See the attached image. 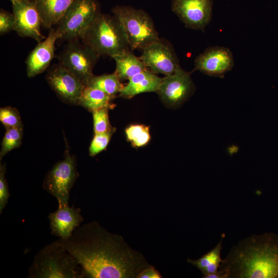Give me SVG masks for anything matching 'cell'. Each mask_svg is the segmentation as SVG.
Segmentation results:
<instances>
[{"mask_svg": "<svg viewBox=\"0 0 278 278\" xmlns=\"http://www.w3.org/2000/svg\"><path fill=\"white\" fill-rule=\"evenodd\" d=\"M23 136V127L6 128V132L2 142L0 151V160L9 151L19 148L22 141Z\"/></svg>", "mask_w": 278, "mask_h": 278, "instance_id": "obj_24", "label": "cell"}, {"mask_svg": "<svg viewBox=\"0 0 278 278\" xmlns=\"http://www.w3.org/2000/svg\"><path fill=\"white\" fill-rule=\"evenodd\" d=\"M14 30L20 36L40 42L46 38L41 32L42 21L34 1L17 0L12 3Z\"/></svg>", "mask_w": 278, "mask_h": 278, "instance_id": "obj_12", "label": "cell"}, {"mask_svg": "<svg viewBox=\"0 0 278 278\" xmlns=\"http://www.w3.org/2000/svg\"><path fill=\"white\" fill-rule=\"evenodd\" d=\"M6 168L5 164L0 165V214L7 204L10 194L7 179L5 177Z\"/></svg>", "mask_w": 278, "mask_h": 278, "instance_id": "obj_28", "label": "cell"}, {"mask_svg": "<svg viewBox=\"0 0 278 278\" xmlns=\"http://www.w3.org/2000/svg\"><path fill=\"white\" fill-rule=\"evenodd\" d=\"M86 86L99 89L114 98L117 94H119L124 85L114 72L100 76L94 75Z\"/></svg>", "mask_w": 278, "mask_h": 278, "instance_id": "obj_22", "label": "cell"}, {"mask_svg": "<svg viewBox=\"0 0 278 278\" xmlns=\"http://www.w3.org/2000/svg\"><path fill=\"white\" fill-rule=\"evenodd\" d=\"M100 13L96 0H74L57 23L56 29L61 39L68 41L79 38Z\"/></svg>", "mask_w": 278, "mask_h": 278, "instance_id": "obj_7", "label": "cell"}, {"mask_svg": "<svg viewBox=\"0 0 278 278\" xmlns=\"http://www.w3.org/2000/svg\"><path fill=\"white\" fill-rule=\"evenodd\" d=\"M234 64L233 56L229 48L210 47L196 57L194 71L198 70L211 76L223 77Z\"/></svg>", "mask_w": 278, "mask_h": 278, "instance_id": "obj_14", "label": "cell"}, {"mask_svg": "<svg viewBox=\"0 0 278 278\" xmlns=\"http://www.w3.org/2000/svg\"><path fill=\"white\" fill-rule=\"evenodd\" d=\"M114 132L94 134L89 147V154L94 157L105 150Z\"/></svg>", "mask_w": 278, "mask_h": 278, "instance_id": "obj_27", "label": "cell"}, {"mask_svg": "<svg viewBox=\"0 0 278 278\" xmlns=\"http://www.w3.org/2000/svg\"><path fill=\"white\" fill-rule=\"evenodd\" d=\"M224 235H221L220 241L211 250L197 259H187V262L196 267L202 274V277H206L216 273L219 269L222 259L221 252Z\"/></svg>", "mask_w": 278, "mask_h": 278, "instance_id": "obj_20", "label": "cell"}, {"mask_svg": "<svg viewBox=\"0 0 278 278\" xmlns=\"http://www.w3.org/2000/svg\"><path fill=\"white\" fill-rule=\"evenodd\" d=\"M61 36L56 29L51 28L47 38L39 42L30 53L26 61V72L28 77L39 75L49 66L55 57V43Z\"/></svg>", "mask_w": 278, "mask_h": 278, "instance_id": "obj_15", "label": "cell"}, {"mask_svg": "<svg viewBox=\"0 0 278 278\" xmlns=\"http://www.w3.org/2000/svg\"><path fill=\"white\" fill-rule=\"evenodd\" d=\"M128 141L134 148L147 145L151 140L150 127L143 124H132L125 129Z\"/></svg>", "mask_w": 278, "mask_h": 278, "instance_id": "obj_23", "label": "cell"}, {"mask_svg": "<svg viewBox=\"0 0 278 278\" xmlns=\"http://www.w3.org/2000/svg\"><path fill=\"white\" fill-rule=\"evenodd\" d=\"M113 99L99 89L85 86L78 99L77 105L82 106L92 112L102 108H113L114 107L112 103Z\"/></svg>", "mask_w": 278, "mask_h": 278, "instance_id": "obj_21", "label": "cell"}, {"mask_svg": "<svg viewBox=\"0 0 278 278\" xmlns=\"http://www.w3.org/2000/svg\"><path fill=\"white\" fill-rule=\"evenodd\" d=\"M116 62L114 72L120 81L129 80L135 75L148 69L140 57L131 50L113 57Z\"/></svg>", "mask_w": 278, "mask_h": 278, "instance_id": "obj_19", "label": "cell"}, {"mask_svg": "<svg viewBox=\"0 0 278 278\" xmlns=\"http://www.w3.org/2000/svg\"><path fill=\"white\" fill-rule=\"evenodd\" d=\"M14 18L13 14L4 10L0 12V33L3 34L14 30Z\"/></svg>", "mask_w": 278, "mask_h": 278, "instance_id": "obj_29", "label": "cell"}, {"mask_svg": "<svg viewBox=\"0 0 278 278\" xmlns=\"http://www.w3.org/2000/svg\"><path fill=\"white\" fill-rule=\"evenodd\" d=\"M162 78L158 76L149 68L142 71L128 80L119 93V96L125 98L146 92L157 93Z\"/></svg>", "mask_w": 278, "mask_h": 278, "instance_id": "obj_17", "label": "cell"}, {"mask_svg": "<svg viewBox=\"0 0 278 278\" xmlns=\"http://www.w3.org/2000/svg\"><path fill=\"white\" fill-rule=\"evenodd\" d=\"M210 278H278V234H253L232 247Z\"/></svg>", "mask_w": 278, "mask_h": 278, "instance_id": "obj_2", "label": "cell"}, {"mask_svg": "<svg viewBox=\"0 0 278 278\" xmlns=\"http://www.w3.org/2000/svg\"><path fill=\"white\" fill-rule=\"evenodd\" d=\"M29 278H83L75 258L55 241L42 247L34 256Z\"/></svg>", "mask_w": 278, "mask_h": 278, "instance_id": "obj_4", "label": "cell"}, {"mask_svg": "<svg viewBox=\"0 0 278 278\" xmlns=\"http://www.w3.org/2000/svg\"><path fill=\"white\" fill-rule=\"evenodd\" d=\"M195 90L190 73L180 67L173 74L162 78L157 93L166 106L177 108L190 97Z\"/></svg>", "mask_w": 278, "mask_h": 278, "instance_id": "obj_10", "label": "cell"}, {"mask_svg": "<svg viewBox=\"0 0 278 278\" xmlns=\"http://www.w3.org/2000/svg\"><path fill=\"white\" fill-rule=\"evenodd\" d=\"M99 57H113L131 50L125 30L114 15L100 13L79 37Z\"/></svg>", "mask_w": 278, "mask_h": 278, "instance_id": "obj_3", "label": "cell"}, {"mask_svg": "<svg viewBox=\"0 0 278 278\" xmlns=\"http://www.w3.org/2000/svg\"><path fill=\"white\" fill-rule=\"evenodd\" d=\"M108 108L92 112L94 134L102 133L115 131L110 123Z\"/></svg>", "mask_w": 278, "mask_h": 278, "instance_id": "obj_25", "label": "cell"}, {"mask_svg": "<svg viewBox=\"0 0 278 278\" xmlns=\"http://www.w3.org/2000/svg\"><path fill=\"white\" fill-rule=\"evenodd\" d=\"M55 241L76 260L83 278H137L150 265L123 237L93 221L77 228L66 239Z\"/></svg>", "mask_w": 278, "mask_h": 278, "instance_id": "obj_1", "label": "cell"}, {"mask_svg": "<svg viewBox=\"0 0 278 278\" xmlns=\"http://www.w3.org/2000/svg\"><path fill=\"white\" fill-rule=\"evenodd\" d=\"M212 0H172V11L186 27L204 30L212 19Z\"/></svg>", "mask_w": 278, "mask_h": 278, "instance_id": "obj_13", "label": "cell"}, {"mask_svg": "<svg viewBox=\"0 0 278 278\" xmlns=\"http://www.w3.org/2000/svg\"><path fill=\"white\" fill-rule=\"evenodd\" d=\"M142 51L140 58L147 67L155 74L168 76L181 67L172 46L167 41L160 38Z\"/></svg>", "mask_w": 278, "mask_h": 278, "instance_id": "obj_9", "label": "cell"}, {"mask_svg": "<svg viewBox=\"0 0 278 278\" xmlns=\"http://www.w3.org/2000/svg\"><path fill=\"white\" fill-rule=\"evenodd\" d=\"M0 121L5 128L23 127V125L18 110L10 106L0 109Z\"/></svg>", "mask_w": 278, "mask_h": 278, "instance_id": "obj_26", "label": "cell"}, {"mask_svg": "<svg viewBox=\"0 0 278 278\" xmlns=\"http://www.w3.org/2000/svg\"><path fill=\"white\" fill-rule=\"evenodd\" d=\"M76 38L68 41L59 55L60 64L86 86L94 75L93 70L99 56Z\"/></svg>", "mask_w": 278, "mask_h": 278, "instance_id": "obj_8", "label": "cell"}, {"mask_svg": "<svg viewBox=\"0 0 278 278\" xmlns=\"http://www.w3.org/2000/svg\"><path fill=\"white\" fill-rule=\"evenodd\" d=\"M162 277L160 272L154 266L150 265L141 271L137 278H161Z\"/></svg>", "mask_w": 278, "mask_h": 278, "instance_id": "obj_30", "label": "cell"}, {"mask_svg": "<svg viewBox=\"0 0 278 278\" xmlns=\"http://www.w3.org/2000/svg\"><path fill=\"white\" fill-rule=\"evenodd\" d=\"M46 78L50 88L62 101L77 105L85 85L75 75L59 64L49 69Z\"/></svg>", "mask_w": 278, "mask_h": 278, "instance_id": "obj_11", "label": "cell"}, {"mask_svg": "<svg viewBox=\"0 0 278 278\" xmlns=\"http://www.w3.org/2000/svg\"><path fill=\"white\" fill-rule=\"evenodd\" d=\"M81 212L80 208L74 206H58L48 216L51 234L62 239L70 237L83 221Z\"/></svg>", "mask_w": 278, "mask_h": 278, "instance_id": "obj_16", "label": "cell"}, {"mask_svg": "<svg viewBox=\"0 0 278 278\" xmlns=\"http://www.w3.org/2000/svg\"><path fill=\"white\" fill-rule=\"evenodd\" d=\"M78 176L76 159L67 150L63 159L56 163L47 172L42 186L57 199L58 206L67 205L71 189Z\"/></svg>", "mask_w": 278, "mask_h": 278, "instance_id": "obj_6", "label": "cell"}, {"mask_svg": "<svg viewBox=\"0 0 278 278\" xmlns=\"http://www.w3.org/2000/svg\"><path fill=\"white\" fill-rule=\"evenodd\" d=\"M42 18V26L57 25L74 0H33Z\"/></svg>", "mask_w": 278, "mask_h": 278, "instance_id": "obj_18", "label": "cell"}, {"mask_svg": "<svg viewBox=\"0 0 278 278\" xmlns=\"http://www.w3.org/2000/svg\"><path fill=\"white\" fill-rule=\"evenodd\" d=\"M112 12L122 25L131 51L142 50L160 39L151 18L143 10L118 5Z\"/></svg>", "mask_w": 278, "mask_h": 278, "instance_id": "obj_5", "label": "cell"}, {"mask_svg": "<svg viewBox=\"0 0 278 278\" xmlns=\"http://www.w3.org/2000/svg\"><path fill=\"white\" fill-rule=\"evenodd\" d=\"M9 1H11L12 3H13L14 2H15L17 0H9Z\"/></svg>", "mask_w": 278, "mask_h": 278, "instance_id": "obj_31", "label": "cell"}]
</instances>
